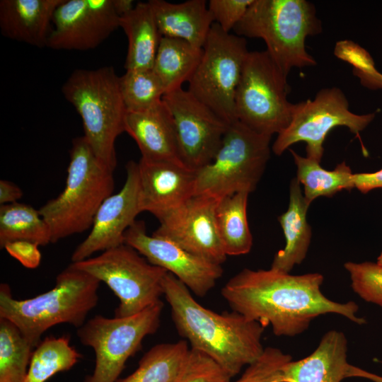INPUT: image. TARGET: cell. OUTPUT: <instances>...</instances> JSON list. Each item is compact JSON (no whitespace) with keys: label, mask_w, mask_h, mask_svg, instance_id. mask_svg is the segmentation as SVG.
<instances>
[{"label":"cell","mask_w":382,"mask_h":382,"mask_svg":"<svg viewBox=\"0 0 382 382\" xmlns=\"http://www.w3.org/2000/svg\"><path fill=\"white\" fill-rule=\"evenodd\" d=\"M148 2L162 37L181 39L203 48L214 23L205 0H189L178 4L164 0Z\"/></svg>","instance_id":"22"},{"label":"cell","mask_w":382,"mask_h":382,"mask_svg":"<svg viewBox=\"0 0 382 382\" xmlns=\"http://www.w3.org/2000/svg\"><path fill=\"white\" fill-rule=\"evenodd\" d=\"M126 172L123 187L103 201L96 212L89 234L73 252L72 262L84 260L95 253L125 243V232L141 213L138 163L129 161Z\"/></svg>","instance_id":"17"},{"label":"cell","mask_w":382,"mask_h":382,"mask_svg":"<svg viewBox=\"0 0 382 382\" xmlns=\"http://www.w3.org/2000/svg\"><path fill=\"white\" fill-rule=\"evenodd\" d=\"M113 171L96 157L84 136L73 139L65 187L39 209L52 243L91 228L99 207L112 194Z\"/></svg>","instance_id":"4"},{"label":"cell","mask_w":382,"mask_h":382,"mask_svg":"<svg viewBox=\"0 0 382 382\" xmlns=\"http://www.w3.org/2000/svg\"><path fill=\"white\" fill-rule=\"evenodd\" d=\"M112 0H64L57 8L47 47L88 50L120 27Z\"/></svg>","instance_id":"16"},{"label":"cell","mask_w":382,"mask_h":382,"mask_svg":"<svg viewBox=\"0 0 382 382\" xmlns=\"http://www.w3.org/2000/svg\"><path fill=\"white\" fill-rule=\"evenodd\" d=\"M322 30L314 5L306 0H254L233 28L238 36L262 39L286 76L294 67L316 65L305 42Z\"/></svg>","instance_id":"5"},{"label":"cell","mask_w":382,"mask_h":382,"mask_svg":"<svg viewBox=\"0 0 382 382\" xmlns=\"http://www.w3.org/2000/svg\"><path fill=\"white\" fill-rule=\"evenodd\" d=\"M254 0H210L209 10L214 23L226 32L233 30Z\"/></svg>","instance_id":"36"},{"label":"cell","mask_w":382,"mask_h":382,"mask_svg":"<svg viewBox=\"0 0 382 382\" xmlns=\"http://www.w3.org/2000/svg\"><path fill=\"white\" fill-rule=\"evenodd\" d=\"M114 8L120 18L129 13L136 4L132 0H112Z\"/></svg>","instance_id":"41"},{"label":"cell","mask_w":382,"mask_h":382,"mask_svg":"<svg viewBox=\"0 0 382 382\" xmlns=\"http://www.w3.org/2000/svg\"><path fill=\"white\" fill-rule=\"evenodd\" d=\"M309 206L300 183L296 178H293L289 186L288 209L278 217L286 244L275 254L270 268L289 273L305 259L311 239V228L306 219Z\"/></svg>","instance_id":"23"},{"label":"cell","mask_w":382,"mask_h":382,"mask_svg":"<svg viewBox=\"0 0 382 382\" xmlns=\"http://www.w3.org/2000/svg\"><path fill=\"white\" fill-rule=\"evenodd\" d=\"M335 54L354 66V70L364 73L376 71L369 52L352 41H341L336 45Z\"/></svg>","instance_id":"37"},{"label":"cell","mask_w":382,"mask_h":382,"mask_svg":"<svg viewBox=\"0 0 382 382\" xmlns=\"http://www.w3.org/2000/svg\"><path fill=\"white\" fill-rule=\"evenodd\" d=\"M297 167L296 178L303 185L304 198L310 205L319 197H332L337 192L354 187L351 168L345 161L333 170H327L320 162L303 157L290 149Z\"/></svg>","instance_id":"27"},{"label":"cell","mask_w":382,"mask_h":382,"mask_svg":"<svg viewBox=\"0 0 382 382\" xmlns=\"http://www.w3.org/2000/svg\"><path fill=\"white\" fill-rule=\"evenodd\" d=\"M347 353L345 334L330 330L311 354L283 366L282 382H341L352 377L354 366L347 362Z\"/></svg>","instance_id":"20"},{"label":"cell","mask_w":382,"mask_h":382,"mask_svg":"<svg viewBox=\"0 0 382 382\" xmlns=\"http://www.w3.org/2000/svg\"><path fill=\"white\" fill-rule=\"evenodd\" d=\"M353 182L354 187L363 193L382 188V168L374 173H354Z\"/></svg>","instance_id":"39"},{"label":"cell","mask_w":382,"mask_h":382,"mask_svg":"<svg viewBox=\"0 0 382 382\" xmlns=\"http://www.w3.org/2000/svg\"><path fill=\"white\" fill-rule=\"evenodd\" d=\"M34 349L12 322L0 318V382H24Z\"/></svg>","instance_id":"31"},{"label":"cell","mask_w":382,"mask_h":382,"mask_svg":"<svg viewBox=\"0 0 382 382\" xmlns=\"http://www.w3.org/2000/svg\"><path fill=\"white\" fill-rule=\"evenodd\" d=\"M378 265L381 266L382 267V253H381V255L378 256V259H377V262H376Z\"/></svg>","instance_id":"43"},{"label":"cell","mask_w":382,"mask_h":382,"mask_svg":"<svg viewBox=\"0 0 382 382\" xmlns=\"http://www.w3.org/2000/svg\"><path fill=\"white\" fill-rule=\"evenodd\" d=\"M120 88L127 112L146 110L161 103L166 93L153 69L126 71L120 76Z\"/></svg>","instance_id":"32"},{"label":"cell","mask_w":382,"mask_h":382,"mask_svg":"<svg viewBox=\"0 0 382 382\" xmlns=\"http://www.w3.org/2000/svg\"><path fill=\"white\" fill-rule=\"evenodd\" d=\"M218 199L195 195L164 214L154 235L168 239L187 251L221 265L226 260L216 223Z\"/></svg>","instance_id":"14"},{"label":"cell","mask_w":382,"mask_h":382,"mask_svg":"<svg viewBox=\"0 0 382 382\" xmlns=\"http://www.w3.org/2000/svg\"><path fill=\"white\" fill-rule=\"evenodd\" d=\"M287 76L267 52H249L235 97L236 120L254 132L272 136L289 125L295 104L287 96Z\"/></svg>","instance_id":"8"},{"label":"cell","mask_w":382,"mask_h":382,"mask_svg":"<svg viewBox=\"0 0 382 382\" xmlns=\"http://www.w3.org/2000/svg\"><path fill=\"white\" fill-rule=\"evenodd\" d=\"M100 282L71 263L56 277L50 291L26 299H14L8 284L0 285V318L12 322L35 348L54 325L79 328L98 301Z\"/></svg>","instance_id":"3"},{"label":"cell","mask_w":382,"mask_h":382,"mask_svg":"<svg viewBox=\"0 0 382 382\" xmlns=\"http://www.w3.org/2000/svg\"><path fill=\"white\" fill-rule=\"evenodd\" d=\"M203 54V48L175 37H162L153 70L161 81L166 93L189 82ZM165 93V94H166Z\"/></svg>","instance_id":"25"},{"label":"cell","mask_w":382,"mask_h":382,"mask_svg":"<svg viewBox=\"0 0 382 382\" xmlns=\"http://www.w3.org/2000/svg\"><path fill=\"white\" fill-rule=\"evenodd\" d=\"M81 357L68 336L47 337L33 349L24 382H45L71 369Z\"/></svg>","instance_id":"30"},{"label":"cell","mask_w":382,"mask_h":382,"mask_svg":"<svg viewBox=\"0 0 382 382\" xmlns=\"http://www.w3.org/2000/svg\"><path fill=\"white\" fill-rule=\"evenodd\" d=\"M128 40L126 71L152 69L162 35L149 2H138L120 18Z\"/></svg>","instance_id":"24"},{"label":"cell","mask_w":382,"mask_h":382,"mask_svg":"<svg viewBox=\"0 0 382 382\" xmlns=\"http://www.w3.org/2000/svg\"><path fill=\"white\" fill-rule=\"evenodd\" d=\"M231 377L214 360L190 348L175 382H232Z\"/></svg>","instance_id":"34"},{"label":"cell","mask_w":382,"mask_h":382,"mask_svg":"<svg viewBox=\"0 0 382 382\" xmlns=\"http://www.w3.org/2000/svg\"><path fill=\"white\" fill-rule=\"evenodd\" d=\"M163 289L179 335L190 348L214 360L231 378L263 354L262 336L265 327L260 323L235 311L218 313L204 307L168 272Z\"/></svg>","instance_id":"2"},{"label":"cell","mask_w":382,"mask_h":382,"mask_svg":"<svg viewBox=\"0 0 382 382\" xmlns=\"http://www.w3.org/2000/svg\"><path fill=\"white\" fill-rule=\"evenodd\" d=\"M29 241L39 245L52 243L50 228L39 210L18 202L0 206V247L14 241Z\"/></svg>","instance_id":"29"},{"label":"cell","mask_w":382,"mask_h":382,"mask_svg":"<svg viewBox=\"0 0 382 382\" xmlns=\"http://www.w3.org/2000/svg\"><path fill=\"white\" fill-rule=\"evenodd\" d=\"M344 267L354 291L364 301L382 307V267L371 262H348Z\"/></svg>","instance_id":"33"},{"label":"cell","mask_w":382,"mask_h":382,"mask_svg":"<svg viewBox=\"0 0 382 382\" xmlns=\"http://www.w3.org/2000/svg\"><path fill=\"white\" fill-rule=\"evenodd\" d=\"M374 117L375 113H353L340 88H322L313 100L295 104L289 125L277 134L272 150L280 156L292 144L304 141L306 157L320 162L324 152L323 142L331 129L345 126L359 136Z\"/></svg>","instance_id":"12"},{"label":"cell","mask_w":382,"mask_h":382,"mask_svg":"<svg viewBox=\"0 0 382 382\" xmlns=\"http://www.w3.org/2000/svg\"><path fill=\"white\" fill-rule=\"evenodd\" d=\"M248 192H239L218 200L215 216L219 238L226 255L248 253L253 236L247 218Z\"/></svg>","instance_id":"26"},{"label":"cell","mask_w":382,"mask_h":382,"mask_svg":"<svg viewBox=\"0 0 382 382\" xmlns=\"http://www.w3.org/2000/svg\"><path fill=\"white\" fill-rule=\"evenodd\" d=\"M71 263L105 283L117 296L120 304L115 316L138 313L161 301L163 295V280L167 271L125 243Z\"/></svg>","instance_id":"9"},{"label":"cell","mask_w":382,"mask_h":382,"mask_svg":"<svg viewBox=\"0 0 382 382\" xmlns=\"http://www.w3.org/2000/svg\"><path fill=\"white\" fill-rule=\"evenodd\" d=\"M271 138L238 120L231 123L213 160L196 170L195 195L219 200L254 191L270 156Z\"/></svg>","instance_id":"7"},{"label":"cell","mask_w":382,"mask_h":382,"mask_svg":"<svg viewBox=\"0 0 382 382\" xmlns=\"http://www.w3.org/2000/svg\"><path fill=\"white\" fill-rule=\"evenodd\" d=\"M291 360L289 354L275 347H266L261 357L247 366L241 376L232 382H282V369Z\"/></svg>","instance_id":"35"},{"label":"cell","mask_w":382,"mask_h":382,"mask_svg":"<svg viewBox=\"0 0 382 382\" xmlns=\"http://www.w3.org/2000/svg\"><path fill=\"white\" fill-rule=\"evenodd\" d=\"M138 163L139 206L158 219L195 195L196 171L172 162Z\"/></svg>","instance_id":"18"},{"label":"cell","mask_w":382,"mask_h":382,"mask_svg":"<svg viewBox=\"0 0 382 382\" xmlns=\"http://www.w3.org/2000/svg\"><path fill=\"white\" fill-rule=\"evenodd\" d=\"M125 243L151 264L171 273L197 296L207 295L223 274L221 265L194 255L168 239L149 235L142 221H136L127 230Z\"/></svg>","instance_id":"15"},{"label":"cell","mask_w":382,"mask_h":382,"mask_svg":"<svg viewBox=\"0 0 382 382\" xmlns=\"http://www.w3.org/2000/svg\"><path fill=\"white\" fill-rule=\"evenodd\" d=\"M248 52L245 37L226 33L214 23L188 82L187 91L230 125L237 121L235 97Z\"/></svg>","instance_id":"11"},{"label":"cell","mask_w":382,"mask_h":382,"mask_svg":"<svg viewBox=\"0 0 382 382\" xmlns=\"http://www.w3.org/2000/svg\"><path fill=\"white\" fill-rule=\"evenodd\" d=\"M22 196L23 192L17 185L8 180H0L1 205L17 202Z\"/></svg>","instance_id":"40"},{"label":"cell","mask_w":382,"mask_h":382,"mask_svg":"<svg viewBox=\"0 0 382 382\" xmlns=\"http://www.w3.org/2000/svg\"><path fill=\"white\" fill-rule=\"evenodd\" d=\"M190 348L185 340L156 345L144 354L134 372L116 382H175Z\"/></svg>","instance_id":"28"},{"label":"cell","mask_w":382,"mask_h":382,"mask_svg":"<svg viewBox=\"0 0 382 382\" xmlns=\"http://www.w3.org/2000/svg\"><path fill=\"white\" fill-rule=\"evenodd\" d=\"M65 99L81 117L84 137L96 157L115 170V141L125 132L127 113L120 76L111 66L74 70L62 87Z\"/></svg>","instance_id":"6"},{"label":"cell","mask_w":382,"mask_h":382,"mask_svg":"<svg viewBox=\"0 0 382 382\" xmlns=\"http://www.w3.org/2000/svg\"><path fill=\"white\" fill-rule=\"evenodd\" d=\"M36 243L19 240L7 243L3 248L23 267L37 268L41 262L42 255Z\"/></svg>","instance_id":"38"},{"label":"cell","mask_w":382,"mask_h":382,"mask_svg":"<svg viewBox=\"0 0 382 382\" xmlns=\"http://www.w3.org/2000/svg\"><path fill=\"white\" fill-rule=\"evenodd\" d=\"M319 273L292 275L270 270L243 269L223 286L221 295L233 311L267 327L277 336L294 337L308 329L317 317L335 313L362 325L358 305L339 303L321 291Z\"/></svg>","instance_id":"1"},{"label":"cell","mask_w":382,"mask_h":382,"mask_svg":"<svg viewBox=\"0 0 382 382\" xmlns=\"http://www.w3.org/2000/svg\"><path fill=\"white\" fill-rule=\"evenodd\" d=\"M352 377L364 378L374 382H382V376L368 372L354 366L352 369Z\"/></svg>","instance_id":"42"},{"label":"cell","mask_w":382,"mask_h":382,"mask_svg":"<svg viewBox=\"0 0 382 382\" xmlns=\"http://www.w3.org/2000/svg\"><path fill=\"white\" fill-rule=\"evenodd\" d=\"M64 0H1L0 29L13 40L42 48L47 46L57 8Z\"/></svg>","instance_id":"21"},{"label":"cell","mask_w":382,"mask_h":382,"mask_svg":"<svg viewBox=\"0 0 382 382\" xmlns=\"http://www.w3.org/2000/svg\"><path fill=\"white\" fill-rule=\"evenodd\" d=\"M163 307L161 301L130 316L97 315L78 328L80 342L96 354L94 370L85 382H116L144 337L158 330Z\"/></svg>","instance_id":"10"},{"label":"cell","mask_w":382,"mask_h":382,"mask_svg":"<svg viewBox=\"0 0 382 382\" xmlns=\"http://www.w3.org/2000/svg\"><path fill=\"white\" fill-rule=\"evenodd\" d=\"M163 101L175 124L180 158L197 170L209 164L218 151L230 124L183 88L166 93Z\"/></svg>","instance_id":"13"},{"label":"cell","mask_w":382,"mask_h":382,"mask_svg":"<svg viewBox=\"0 0 382 382\" xmlns=\"http://www.w3.org/2000/svg\"><path fill=\"white\" fill-rule=\"evenodd\" d=\"M125 132L136 141L141 154V158L184 165L180 158L174 120L163 100L146 110L127 112Z\"/></svg>","instance_id":"19"}]
</instances>
